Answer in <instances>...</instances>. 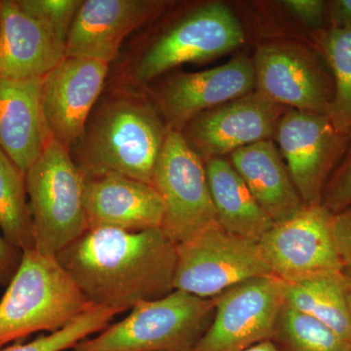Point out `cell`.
<instances>
[{"instance_id":"ba28073f","label":"cell","mask_w":351,"mask_h":351,"mask_svg":"<svg viewBox=\"0 0 351 351\" xmlns=\"http://www.w3.org/2000/svg\"><path fill=\"white\" fill-rule=\"evenodd\" d=\"M152 184L165 208L161 230L176 245L218 223L204 162L181 132H168Z\"/></svg>"},{"instance_id":"d4e9b609","label":"cell","mask_w":351,"mask_h":351,"mask_svg":"<svg viewBox=\"0 0 351 351\" xmlns=\"http://www.w3.org/2000/svg\"><path fill=\"white\" fill-rule=\"evenodd\" d=\"M272 341L280 351H351V345L311 316L283 304Z\"/></svg>"},{"instance_id":"9a60e30c","label":"cell","mask_w":351,"mask_h":351,"mask_svg":"<svg viewBox=\"0 0 351 351\" xmlns=\"http://www.w3.org/2000/svg\"><path fill=\"white\" fill-rule=\"evenodd\" d=\"M256 90L253 59L233 58L199 73L167 78L157 94V105L168 129L181 132L199 113Z\"/></svg>"},{"instance_id":"83f0119b","label":"cell","mask_w":351,"mask_h":351,"mask_svg":"<svg viewBox=\"0 0 351 351\" xmlns=\"http://www.w3.org/2000/svg\"><path fill=\"white\" fill-rule=\"evenodd\" d=\"M321 205L332 215L351 207V134L343 158L328 180Z\"/></svg>"},{"instance_id":"cb8c5ba5","label":"cell","mask_w":351,"mask_h":351,"mask_svg":"<svg viewBox=\"0 0 351 351\" xmlns=\"http://www.w3.org/2000/svg\"><path fill=\"white\" fill-rule=\"evenodd\" d=\"M320 44L334 80L327 117L336 130L348 136L351 134V29L329 27L321 34Z\"/></svg>"},{"instance_id":"f546056e","label":"cell","mask_w":351,"mask_h":351,"mask_svg":"<svg viewBox=\"0 0 351 351\" xmlns=\"http://www.w3.org/2000/svg\"><path fill=\"white\" fill-rule=\"evenodd\" d=\"M332 233L341 261L351 263V207L332 215Z\"/></svg>"},{"instance_id":"4316f807","label":"cell","mask_w":351,"mask_h":351,"mask_svg":"<svg viewBox=\"0 0 351 351\" xmlns=\"http://www.w3.org/2000/svg\"><path fill=\"white\" fill-rule=\"evenodd\" d=\"M27 12L38 18L66 43L82 0H18Z\"/></svg>"},{"instance_id":"603a6c76","label":"cell","mask_w":351,"mask_h":351,"mask_svg":"<svg viewBox=\"0 0 351 351\" xmlns=\"http://www.w3.org/2000/svg\"><path fill=\"white\" fill-rule=\"evenodd\" d=\"M0 228L3 237L24 252L34 248V226L25 173L0 149Z\"/></svg>"},{"instance_id":"e0dca14e","label":"cell","mask_w":351,"mask_h":351,"mask_svg":"<svg viewBox=\"0 0 351 351\" xmlns=\"http://www.w3.org/2000/svg\"><path fill=\"white\" fill-rule=\"evenodd\" d=\"M84 199L88 230L142 232L162 226V198L147 182L117 174L88 178Z\"/></svg>"},{"instance_id":"1f68e13d","label":"cell","mask_w":351,"mask_h":351,"mask_svg":"<svg viewBox=\"0 0 351 351\" xmlns=\"http://www.w3.org/2000/svg\"><path fill=\"white\" fill-rule=\"evenodd\" d=\"M327 4L330 27L351 29V0H332Z\"/></svg>"},{"instance_id":"8fae6325","label":"cell","mask_w":351,"mask_h":351,"mask_svg":"<svg viewBox=\"0 0 351 351\" xmlns=\"http://www.w3.org/2000/svg\"><path fill=\"white\" fill-rule=\"evenodd\" d=\"M258 244L271 276L285 283L343 267L332 233V214L322 205H306L292 218L276 223Z\"/></svg>"},{"instance_id":"44dd1931","label":"cell","mask_w":351,"mask_h":351,"mask_svg":"<svg viewBox=\"0 0 351 351\" xmlns=\"http://www.w3.org/2000/svg\"><path fill=\"white\" fill-rule=\"evenodd\" d=\"M204 166L219 226L258 243L276 225L274 221L258 205L228 159H208Z\"/></svg>"},{"instance_id":"52a82bcc","label":"cell","mask_w":351,"mask_h":351,"mask_svg":"<svg viewBox=\"0 0 351 351\" xmlns=\"http://www.w3.org/2000/svg\"><path fill=\"white\" fill-rule=\"evenodd\" d=\"M245 41L243 27L223 2L203 4L184 15L145 50L134 69L140 84L179 64L205 61L237 49Z\"/></svg>"},{"instance_id":"4dcf8cb0","label":"cell","mask_w":351,"mask_h":351,"mask_svg":"<svg viewBox=\"0 0 351 351\" xmlns=\"http://www.w3.org/2000/svg\"><path fill=\"white\" fill-rule=\"evenodd\" d=\"M23 252L0 237V285L7 286L15 276Z\"/></svg>"},{"instance_id":"d6986e66","label":"cell","mask_w":351,"mask_h":351,"mask_svg":"<svg viewBox=\"0 0 351 351\" xmlns=\"http://www.w3.org/2000/svg\"><path fill=\"white\" fill-rule=\"evenodd\" d=\"M43 77H0V149L27 172L52 136L43 105Z\"/></svg>"},{"instance_id":"484cf974","label":"cell","mask_w":351,"mask_h":351,"mask_svg":"<svg viewBox=\"0 0 351 351\" xmlns=\"http://www.w3.org/2000/svg\"><path fill=\"white\" fill-rule=\"evenodd\" d=\"M119 311L108 307L94 306L78 316L68 326L51 334L43 335L27 343H15L0 351H64L73 348L80 341L110 326Z\"/></svg>"},{"instance_id":"8992f818","label":"cell","mask_w":351,"mask_h":351,"mask_svg":"<svg viewBox=\"0 0 351 351\" xmlns=\"http://www.w3.org/2000/svg\"><path fill=\"white\" fill-rule=\"evenodd\" d=\"M174 290L214 299L228 289L271 276L258 242L232 234L219 223L176 247Z\"/></svg>"},{"instance_id":"7a4b0ae2","label":"cell","mask_w":351,"mask_h":351,"mask_svg":"<svg viewBox=\"0 0 351 351\" xmlns=\"http://www.w3.org/2000/svg\"><path fill=\"white\" fill-rule=\"evenodd\" d=\"M169 131L147 99L119 92L95 106L71 156L85 179L117 174L152 184Z\"/></svg>"},{"instance_id":"5b68a950","label":"cell","mask_w":351,"mask_h":351,"mask_svg":"<svg viewBox=\"0 0 351 351\" xmlns=\"http://www.w3.org/2000/svg\"><path fill=\"white\" fill-rule=\"evenodd\" d=\"M34 248L57 256L88 230L85 178L71 152L54 138L25 172Z\"/></svg>"},{"instance_id":"7c38bea8","label":"cell","mask_w":351,"mask_h":351,"mask_svg":"<svg viewBox=\"0 0 351 351\" xmlns=\"http://www.w3.org/2000/svg\"><path fill=\"white\" fill-rule=\"evenodd\" d=\"M288 108L254 90L196 115L181 134L204 162L276 138L279 120Z\"/></svg>"},{"instance_id":"6da1fadb","label":"cell","mask_w":351,"mask_h":351,"mask_svg":"<svg viewBox=\"0 0 351 351\" xmlns=\"http://www.w3.org/2000/svg\"><path fill=\"white\" fill-rule=\"evenodd\" d=\"M176 247L161 228H93L57 258L92 304L122 313L174 291Z\"/></svg>"},{"instance_id":"5bb4252c","label":"cell","mask_w":351,"mask_h":351,"mask_svg":"<svg viewBox=\"0 0 351 351\" xmlns=\"http://www.w3.org/2000/svg\"><path fill=\"white\" fill-rule=\"evenodd\" d=\"M108 73V64L66 57L43 77V105L48 128L52 138L69 152L84 133Z\"/></svg>"},{"instance_id":"d6a6232c","label":"cell","mask_w":351,"mask_h":351,"mask_svg":"<svg viewBox=\"0 0 351 351\" xmlns=\"http://www.w3.org/2000/svg\"><path fill=\"white\" fill-rule=\"evenodd\" d=\"M241 351H280L276 343L271 339H265V341H258L255 345L249 346Z\"/></svg>"},{"instance_id":"4fadbf2b","label":"cell","mask_w":351,"mask_h":351,"mask_svg":"<svg viewBox=\"0 0 351 351\" xmlns=\"http://www.w3.org/2000/svg\"><path fill=\"white\" fill-rule=\"evenodd\" d=\"M256 90L286 108L327 114L330 85L319 60L300 44L271 41L258 45L253 59Z\"/></svg>"},{"instance_id":"3957f363","label":"cell","mask_w":351,"mask_h":351,"mask_svg":"<svg viewBox=\"0 0 351 351\" xmlns=\"http://www.w3.org/2000/svg\"><path fill=\"white\" fill-rule=\"evenodd\" d=\"M94 306L57 256L25 250L0 300V348L34 332L59 331Z\"/></svg>"},{"instance_id":"277c9868","label":"cell","mask_w":351,"mask_h":351,"mask_svg":"<svg viewBox=\"0 0 351 351\" xmlns=\"http://www.w3.org/2000/svg\"><path fill=\"white\" fill-rule=\"evenodd\" d=\"M216 299H203L174 290L138 304L117 324L73 351H191L213 319Z\"/></svg>"},{"instance_id":"ac0fdd59","label":"cell","mask_w":351,"mask_h":351,"mask_svg":"<svg viewBox=\"0 0 351 351\" xmlns=\"http://www.w3.org/2000/svg\"><path fill=\"white\" fill-rule=\"evenodd\" d=\"M66 48L18 0H0V77H44L66 58Z\"/></svg>"},{"instance_id":"9c48e42d","label":"cell","mask_w":351,"mask_h":351,"mask_svg":"<svg viewBox=\"0 0 351 351\" xmlns=\"http://www.w3.org/2000/svg\"><path fill=\"white\" fill-rule=\"evenodd\" d=\"M274 138L304 204L321 205L328 180L345 154L348 136L336 130L327 114L289 108Z\"/></svg>"},{"instance_id":"f1b7e54d","label":"cell","mask_w":351,"mask_h":351,"mask_svg":"<svg viewBox=\"0 0 351 351\" xmlns=\"http://www.w3.org/2000/svg\"><path fill=\"white\" fill-rule=\"evenodd\" d=\"M284 8L302 24L309 27H319L327 17L328 4L323 0H285Z\"/></svg>"},{"instance_id":"ffe728a7","label":"cell","mask_w":351,"mask_h":351,"mask_svg":"<svg viewBox=\"0 0 351 351\" xmlns=\"http://www.w3.org/2000/svg\"><path fill=\"white\" fill-rule=\"evenodd\" d=\"M230 161L274 223L287 221L306 206L274 141L241 147L230 154Z\"/></svg>"},{"instance_id":"7402d4cb","label":"cell","mask_w":351,"mask_h":351,"mask_svg":"<svg viewBox=\"0 0 351 351\" xmlns=\"http://www.w3.org/2000/svg\"><path fill=\"white\" fill-rule=\"evenodd\" d=\"M284 304L319 321L351 345V282L341 270L284 282Z\"/></svg>"},{"instance_id":"30bf717a","label":"cell","mask_w":351,"mask_h":351,"mask_svg":"<svg viewBox=\"0 0 351 351\" xmlns=\"http://www.w3.org/2000/svg\"><path fill=\"white\" fill-rule=\"evenodd\" d=\"M211 324L191 351H241L272 338L284 304V282L256 277L215 298Z\"/></svg>"},{"instance_id":"836d02e7","label":"cell","mask_w":351,"mask_h":351,"mask_svg":"<svg viewBox=\"0 0 351 351\" xmlns=\"http://www.w3.org/2000/svg\"><path fill=\"white\" fill-rule=\"evenodd\" d=\"M341 271L343 272V274L348 277V280H350L351 282V263H343V269H341Z\"/></svg>"},{"instance_id":"2e32d148","label":"cell","mask_w":351,"mask_h":351,"mask_svg":"<svg viewBox=\"0 0 351 351\" xmlns=\"http://www.w3.org/2000/svg\"><path fill=\"white\" fill-rule=\"evenodd\" d=\"M158 0H85L69 31L66 57L110 64L124 39L162 11Z\"/></svg>"}]
</instances>
